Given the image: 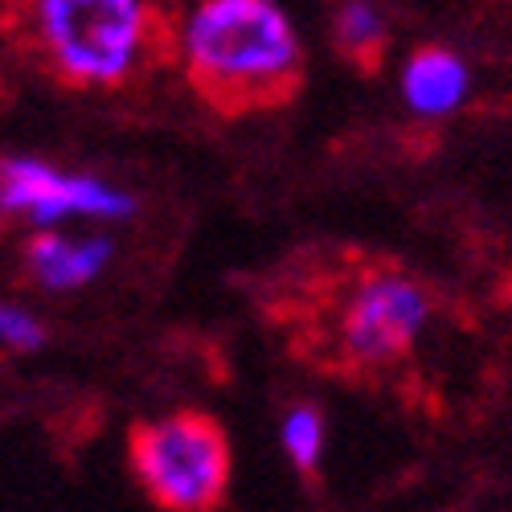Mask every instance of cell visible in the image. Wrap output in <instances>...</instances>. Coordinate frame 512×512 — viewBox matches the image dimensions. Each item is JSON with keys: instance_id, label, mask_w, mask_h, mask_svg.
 <instances>
[{"instance_id": "obj_7", "label": "cell", "mask_w": 512, "mask_h": 512, "mask_svg": "<svg viewBox=\"0 0 512 512\" xmlns=\"http://www.w3.org/2000/svg\"><path fill=\"white\" fill-rule=\"evenodd\" d=\"M332 46L357 74H377L386 66L390 29L373 0H345L332 17Z\"/></svg>"}, {"instance_id": "obj_1", "label": "cell", "mask_w": 512, "mask_h": 512, "mask_svg": "<svg viewBox=\"0 0 512 512\" xmlns=\"http://www.w3.org/2000/svg\"><path fill=\"white\" fill-rule=\"evenodd\" d=\"M0 37L66 91H119L181 58V17L164 0H5Z\"/></svg>"}, {"instance_id": "obj_3", "label": "cell", "mask_w": 512, "mask_h": 512, "mask_svg": "<svg viewBox=\"0 0 512 512\" xmlns=\"http://www.w3.org/2000/svg\"><path fill=\"white\" fill-rule=\"evenodd\" d=\"M181 70L222 119L279 111L304 91V46L275 0H201L185 21Z\"/></svg>"}, {"instance_id": "obj_11", "label": "cell", "mask_w": 512, "mask_h": 512, "mask_svg": "<svg viewBox=\"0 0 512 512\" xmlns=\"http://www.w3.org/2000/svg\"><path fill=\"white\" fill-rule=\"evenodd\" d=\"M508 5H512V0H508Z\"/></svg>"}, {"instance_id": "obj_9", "label": "cell", "mask_w": 512, "mask_h": 512, "mask_svg": "<svg viewBox=\"0 0 512 512\" xmlns=\"http://www.w3.org/2000/svg\"><path fill=\"white\" fill-rule=\"evenodd\" d=\"M283 447L291 455V463L300 467L304 476H316L320 467V451H324V422L312 406H300L291 410L287 422H283Z\"/></svg>"}, {"instance_id": "obj_2", "label": "cell", "mask_w": 512, "mask_h": 512, "mask_svg": "<svg viewBox=\"0 0 512 512\" xmlns=\"http://www.w3.org/2000/svg\"><path fill=\"white\" fill-rule=\"evenodd\" d=\"M431 312V291L406 267L340 254L332 271H312L295 291V336L304 357L336 377H377L414 353Z\"/></svg>"}, {"instance_id": "obj_4", "label": "cell", "mask_w": 512, "mask_h": 512, "mask_svg": "<svg viewBox=\"0 0 512 512\" xmlns=\"http://www.w3.org/2000/svg\"><path fill=\"white\" fill-rule=\"evenodd\" d=\"M127 459L144 496L164 512H218L234 476L226 426L201 410L136 422L127 431Z\"/></svg>"}, {"instance_id": "obj_5", "label": "cell", "mask_w": 512, "mask_h": 512, "mask_svg": "<svg viewBox=\"0 0 512 512\" xmlns=\"http://www.w3.org/2000/svg\"><path fill=\"white\" fill-rule=\"evenodd\" d=\"M0 205L37 218H58V213H127L132 201L123 193L99 185L95 177H66L58 168L33 160H5L0 164Z\"/></svg>"}, {"instance_id": "obj_8", "label": "cell", "mask_w": 512, "mask_h": 512, "mask_svg": "<svg viewBox=\"0 0 512 512\" xmlns=\"http://www.w3.org/2000/svg\"><path fill=\"white\" fill-rule=\"evenodd\" d=\"M402 91H406L414 111L443 115L463 95V66L443 46H422V50H414V58L406 66V87Z\"/></svg>"}, {"instance_id": "obj_10", "label": "cell", "mask_w": 512, "mask_h": 512, "mask_svg": "<svg viewBox=\"0 0 512 512\" xmlns=\"http://www.w3.org/2000/svg\"><path fill=\"white\" fill-rule=\"evenodd\" d=\"M0 340H5V345H21V349H33L37 340H41V328H37L29 316L13 312V308H0Z\"/></svg>"}, {"instance_id": "obj_6", "label": "cell", "mask_w": 512, "mask_h": 512, "mask_svg": "<svg viewBox=\"0 0 512 512\" xmlns=\"http://www.w3.org/2000/svg\"><path fill=\"white\" fill-rule=\"evenodd\" d=\"M107 263V242H74L62 234H37L25 246V267L37 283L46 287H78Z\"/></svg>"}]
</instances>
